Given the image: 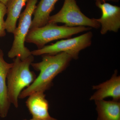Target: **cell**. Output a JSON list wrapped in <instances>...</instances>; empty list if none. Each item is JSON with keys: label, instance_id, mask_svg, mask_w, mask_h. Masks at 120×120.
Instances as JSON below:
<instances>
[{"label": "cell", "instance_id": "obj_1", "mask_svg": "<svg viewBox=\"0 0 120 120\" xmlns=\"http://www.w3.org/2000/svg\"><path fill=\"white\" fill-rule=\"evenodd\" d=\"M42 60L38 63H32L31 65L40 73L30 86L23 90L19 98L23 99L37 92L44 93L52 86L54 79L65 70L68 66L72 57L65 52L55 55H42Z\"/></svg>", "mask_w": 120, "mask_h": 120}, {"label": "cell", "instance_id": "obj_2", "mask_svg": "<svg viewBox=\"0 0 120 120\" xmlns=\"http://www.w3.org/2000/svg\"><path fill=\"white\" fill-rule=\"evenodd\" d=\"M34 59V56L32 55L23 60L18 57L14 58L13 65L7 75L9 99L11 104L16 108L19 107L18 99L20 93L36 79V75L30 69V66Z\"/></svg>", "mask_w": 120, "mask_h": 120}, {"label": "cell", "instance_id": "obj_3", "mask_svg": "<svg viewBox=\"0 0 120 120\" xmlns=\"http://www.w3.org/2000/svg\"><path fill=\"white\" fill-rule=\"evenodd\" d=\"M91 29L83 26L71 27L65 25L58 26L56 24L48 23L43 26L30 30L25 42L35 44L39 49L52 41L69 38L74 35Z\"/></svg>", "mask_w": 120, "mask_h": 120}, {"label": "cell", "instance_id": "obj_4", "mask_svg": "<svg viewBox=\"0 0 120 120\" xmlns=\"http://www.w3.org/2000/svg\"><path fill=\"white\" fill-rule=\"evenodd\" d=\"M38 0H28L26 8L19 18V24L13 33L14 40L8 56L11 59L18 57L25 60L31 56V52L25 46L27 35L30 30L34 14Z\"/></svg>", "mask_w": 120, "mask_h": 120}, {"label": "cell", "instance_id": "obj_5", "mask_svg": "<svg viewBox=\"0 0 120 120\" xmlns=\"http://www.w3.org/2000/svg\"><path fill=\"white\" fill-rule=\"evenodd\" d=\"M58 23L71 27L83 26L98 29L101 26L94 18H88L81 11L75 0H64L60 11L50 16L48 23Z\"/></svg>", "mask_w": 120, "mask_h": 120}, {"label": "cell", "instance_id": "obj_6", "mask_svg": "<svg viewBox=\"0 0 120 120\" xmlns=\"http://www.w3.org/2000/svg\"><path fill=\"white\" fill-rule=\"evenodd\" d=\"M92 37V32L88 31L73 38L61 40L52 45H45L41 49L31 51V54L34 56L55 55L65 52L70 55L72 59L77 60L80 52L91 45Z\"/></svg>", "mask_w": 120, "mask_h": 120}, {"label": "cell", "instance_id": "obj_7", "mask_svg": "<svg viewBox=\"0 0 120 120\" xmlns=\"http://www.w3.org/2000/svg\"><path fill=\"white\" fill-rule=\"evenodd\" d=\"M95 5L102 12L101 18L94 19L101 25V34H106L109 31L118 32L120 28V7L107 2H95Z\"/></svg>", "mask_w": 120, "mask_h": 120}, {"label": "cell", "instance_id": "obj_8", "mask_svg": "<svg viewBox=\"0 0 120 120\" xmlns=\"http://www.w3.org/2000/svg\"><path fill=\"white\" fill-rule=\"evenodd\" d=\"M115 71L110 79L98 85L94 86L92 89L97 90L91 97V101L103 100L107 97H112L113 101H119L120 99V77Z\"/></svg>", "mask_w": 120, "mask_h": 120}, {"label": "cell", "instance_id": "obj_9", "mask_svg": "<svg viewBox=\"0 0 120 120\" xmlns=\"http://www.w3.org/2000/svg\"><path fill=\"white\" fill-rule=\"evenodd\" d=\"M13 62L8 63L5 60L4 54L0 49V117H7L10 109V103L8 95L7 75L13 65Z\"/></svg>", "mask_w": 120, "mask_h": 120}, {"label": "cell", "instance_id": "obj_10", "mask_svg": "<svg viewBox=\"0 0 120 120\" xmlns=\"http://www.w3.org/2000/svg\"><path fill=\"white\" fill-rule=\"evenodd\" d=\"M26 104L32 118L45 120L51 117L49 113V103L43 92H35L30 95Z\"/></svg>", "mask_w": 120, "mask_h": 120}, {"label": "cell", "instance_id": "obj_11", "mask_svg": "<svg viewBox=\"0 0 120 120\" xmlns=\"http://www.w3.org/2000/svg\"><path fill=\"white\" fill-rule=\"evenodd\" d=\"M58 0H41L37 5L33 15L30 29L41 27L48 23L50 14Z\"/></svg>", "mask_w": 120, "mask_h": 120}, {"label": "cell", "instance_id": "obj_12", "mask_svg": "<svg viewBox=\"0 0 120 120\" xmlns=\"http://www.w3.org/2000/svg\"><path fill=\"white\" fill-rule=\"evenodd\" d=\"M97 106V120H120V102L119 101H95Z\"/></svg>", "mask_w": 120, "mask_h": 120}, {"label": "cell", "instance_id": "obj_13", "mask_svg": "<svg viewBox=\"0 0 120 120\" xmlns=\"http://www.w3.org/2000/svg\"><path fill=\"white\" fill-rule=\"evenodd\" d=\"M28 0H9L7 7V19L5 21L7 32L13 34L21 11Z\"/></svg>", "mask_w": 120, "mask_h": 120}, {"label": "cell", "instance_id": "obj_14", "mask_svg": "<svg viewBox=\"0 0 120 120\" xmlns=\"http://www.w3.org/2000/svg\"><path fill=\"white\" fill-rule=\"evenodd\" d=\"M7 14V7L6 5L0 2V38L6 35V27L5 15Z\"/></svg>", "mask_w": 120, "mask_h": 120}, {"label": "cell", "instance_id": "obj_15", "mask_svg": "<svg viewBox=\"0 0 120 120\" xmlns=\"http://www.w3.org/2000/svg\"><path fill=\"white\" fill-rule=\"evenodd\" d=\"M95 2H99V3H103L107 2L108 1H112V2H119L120 0H94Z\"/></svg>", "mask_w": 120, "mask_h": 120}, {"label": "cell", "instance_id": "obj_16", "mask_svg": "<svg viewBox=\"0 0 120 120\" xmlns=\"http://www.w3.org/2000/svg\"><path fill=\"white\" fill-rule=\"evenodd\" d=\"M57 120V119H56V118H53V117H51L50 118H48V119H45V120H40V119H35V118H32V119H30V120Z\"/></svg>", "mask_w": 120, "mask_h": 120}, {"label": "cell", "instance_id": "obj_17", "mask_svg": "<svg viewBox=\"0 0 120 120\" xmlns=\"http://www.w3.org/2000/svg\"><path fill=\"white\" fill-rule=\"evenodd\" d=\"M8 0H0V2L3 3L4 4L6 5L7 2H8Z\"/></svg>", "mask_w": 120, "mask_h": 120}]
</instances>
